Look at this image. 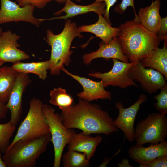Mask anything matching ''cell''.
I'll use <instances>...</instances> for the list:
<instances>
[{
    "label": "cell",
    "mask_w": 167,
    "mask_h": 167,
    "mask_svg": "<svg viewBox=\"0 0 167 167\" xmlns=\"http://www.w3.org/2000/svg\"><path fill=\"white\" fill-rule=\"evenodd\" d=\"M62 122L67 128L80 129L84 133L109 135L118 132L112 118L97 104L79 99L60 114Z\"/></svg>",
    "instance_id": "obj_1"
},
{
    "label": "cell",
    "mask_w": 167,
    "mask_h": 167,
    "mask_svg": "<svg viewBox=\"0 0 167 167\" xmlns=\"http://www.w3.org/2000/svg\"><path fill=\"white\" fill-rule=\"evenodd\" d=\"M118 28V41L129 62L140 61L160 45L161 41L157 35L135 19L122 24Z\"/></svg>",
    "instance_id": "obj_2"
},
{
    "label": "cell",
    "mask_w": 167,
    "mask_h": 167,
    "mask_svg": "<svg viewBox=\"0 0 167 167\" xmlns=\"http://www.w3.org/2000/svg\"><path fill=\"white\" fill-rule=\"evenodd\" d=\"M80 33L78 31L76 23L69 19L66 20L64 29L60 33L54 34L50 29L47 31L46 41L51 48L49 59L51 75H59L64 65L67 66L69 65L73 53L70 49L72 42L76 37H83Z\"/></svg>",
    "instance_id": "obj_3"
},
{
    "label": "cell",
    "mask_w": 167,
    "mask_h": 167,
    "mask_svg": "<svg viewBox=\"0 0 167 167\" xmlns=\"http://www.w3.org/2000/svg\"><path fill=\"white\" fill-rule=\"evenodd\" d=\"M51 139L49 133L29 140L18 141L6 149L2 159L7 167H34Z\"/></svg>",
    "instance_id": "obj_4"
},
{
    "label": "cell",
    "mask_w": 167,
    "mask_h": 167,
    "mask_svg": "<svg viewBox=\"0 0 167 167\" xmlns=\"http://www.w3.org/2000/svg\"><path fill=\"white\" fill-rule=\"evenodd\" d=\"M43 104L37 98H33L31 100L28 113L7 149L18 141H27L50 133L47 120L43 111Z\"/></svg>",
    "instance_id": "obj_5"
},
{
    "label": "cell",
    "mask_w": 167,
    "mask_h": 167,
    "mask_svg": "<svg viewBox=\"0 0 167 167\" xmlns=\"http://www.w3.org/2000/svg\"><path fill=\"white\" fill-rule=\"evenodd\" d=\"M167 137V117L159 112L148 114L139 122L135 129L136 144L158 143L165 140Z\"/></svg>",
    "instance_id": "obj_6"
},
{
    "label": "cell",
    "mask_w": 167,
    "mask_h": 167,
    "mask_svg": "<svg viewBox=\"0 0 167 167\" xmlns=\"http://www.w3.org/2000/svg\"><path fill=\"white\" fill-rule=\"evenodd\" d=\"M42 109L46 117L51 134L54 152V167H59L63 151L76 133L73 129L66 128L63 124L60 115L55 113L50 105L43 104Z\"/></svg>",
    "instance_id": "obj_7"
},
{
    "label": "cell",
    "mask_w": 167,
    "mask_h": 167,
    "mask_svg": "<svg viewBox=\"0 0 167 167\" xmlns=\"http://www.w3.org/2000/svg\"><path fill=\"white\" fill-rule=\"evenodd\" d=\"M112 60L113 66L109 72L89 73L88 74V75L101 79L104 87L109 86L118 87L122 89L131 86L138 87V85L129 75L130 68L135 62H125L116 59H113Z\"/></svg>",
    "instance_id": "obj_8"
},
{
    "label": "cell",
    "mask_w": 167,
    "mask_h": 167,
    "mask_svg": "<svg viewBox=\"0 0 167 167\" xmlns=\"http://www.w3.org/2000/svg\"><path fill=\"white\" fill-rule=\"evenodd\" d=\"M129 75L150 94L156 93L159 90L167 86V79L161 73L152 68L144 67L140 61L135 62L130 68Z\"/></svg>",
    "instance_id": "obj_9"
},
{
    "label": "cell",
    "mask_w": 167,
    "mask_h": 167,
    "mask_svg": "<svg viewBox=\"0 0 167 167\" xmlns=\"http://www.w3.org/2000/svg\"><path fill=\"white\" fill-rule=\"evenodd\" d=\"M147 99L146 95L140 94L137 100L129 107L125 108L120 101L117 102L115 107L119 111L118 117L113 121L115 126L123 132L125 137L129 142L134 140V124L140 106Z\"/></svg>",
    "instance_id": "obj_10"
},
{
    "label": "cell",
    "mask_w": 167,
    "mask_h": 167,
    "mask_svg": "<svg viewBox=\"0 0 167 167\" xmlns=\"http://www.w3.org/2000/svg\"><path fill=\"white\" fill-rule=\"evenodd\" d=\"M0 24L6 23L25 21L38 27L42 19L36 18L33 15L35 6L29 5L22 7L10 0H0Z\"/></svg>",
    "instance_id": "obj_11"
},
{
    "label": "cell",
    "mask_w": 167,
    "mask_h": 167,
    "mask_svg": "<svg viewBox=\"0 0 167 167\" xmlns=\"http://www.w3.org/2000/svg\"><path fill=\"white\" fill-rule=\"evenodd\" d=\"M27 74L18 73L6 105L11 112L9 122L16 126L22 113V100L24 92L31 83Z\"/></svg>",
    "instance_id": "obj_12"
},
{
    "label": "cell",
    "mask_w": 167,
    "mask_h": 167,
    "mask_svg": "<svg viewBox=\"0 0 167 167\" xmlns=\"http://www.w3.org/2000/svg\"><path fill=\"white\" fill-rule=\"evenodd\" d=\"M20 38L9 30L3 32L0 35V62L14 64L30 58L28 55L18 48L20 46L17 41Z\"/></svg>",
    "instance_id": "obj_13"
},
{
    "label": "cell",
    "mask_w": 167,
    "mask_h": 167,
    "mask_svg": "<svg viewBox=\"0 0 167 167\" xmlns=\"http://www.w3.org/2000/svg\"><path fill=\"white\" fill-rule=\"evenodd\" d=\"M61 70L77 81L82 85L83 91L77 94V96L80 99L89 102L99 99L110 100L112 99L111 93L105 89L101 80L94 81L73 74L66 69L64 66L61 68Z\"/></svg>",
    "instance_id": "obj_14"
},
{
    "label": "cell",
    "mask_w": 167,
    "mask_h": 167,
    "mask_svg": "<svg viewBox=\"0 0 167 167\" xmlns=\"http://www.w3.org/2000/svg\"><path fill=\"white\" fill-rule=\"evenodd\" d=\"M128 152L133 161L139 165H146L160 156L167 155V142L150 143L146 147L136 144L129 148Z\"/></svg>",
    "instance_id": "obj_15"
},
{
    "label": "cell",
    "mask_w": 167,
    "mask_h": 167,
    "mask_svg": "<svg viewBox=\"0 0 167 167\" xmlns=\"http://www.w3.org/2000/svg\"><path fill=\"white\" fill-rule=\"evenodd\" d=\"M99 46L96 51L84 55L83 59L84 63L88 65L92 60L98 58L107 59H116L123 62H129L122 50L117 36L113 38L108 44H105L102 41L100 42Z\"/></svg>",
    "instance_id": "obj_16"
},
{
    "label": "cell",
    "mask_w": 167,
    "mask_h": 167,
    "mask_svg": "<svg viewBox=\"0 0 167 167\" xmlns=\"http://www.w3.org/2000/svg\"><path fill=\"white\" fill-rule=\"evenodd\" d=\"M105 4L104 2H95L89 5H82L76 4L71 0H66L64 7L54 13L55 15H59L62 12H64L66 14L65 15L49 19H44V20L62 19L66 20L68 18L90 12H94L98 15H102L105 13Z\"/></svg>",
    "instance_id": "obj_17"
},
{
    "label": "cell",
    "mask_w": 167,
    "mask_h": 167,
    "mask_svg": "<svg viewBox=\"0 0 167 167\" xmlns=\"http://www.w3.org/2000/svg\"><path fill=\"white\" fill-rule=\"evenodd\" d=\"M102 139V137L100 135L92 137L83 131L76 133L68 144V150L84 153L89 160L94 155L97 147Z\"/></svg>",
    "instance_id": "obj_18"
},
{
    "label": "cell",
    "mask_w": 167,
    "mask_h": 167,
    "mask_svg": "<svg viewBox=\"0 0 167 167\" xmlns=\"http://www.w3.org/2000/svg\"><path fill=\"white\" fill-rule=\"evenodd\" d=\"M160 0L152 1L150 6L140 8L137 15L141 24L149 31L157 34L160 29L161 18L160 15Z\"/></svg>",
    "instance_id": "obj_19"
},
{
    "label": "cell",
    "mask_w": 167,
    "mask_h": 167,
    "mask_svg": "<svg viewBox=\"0 0 167 167\" xmlns=\"http://www.w3.org/2000/svg\"><path fill=\"white\" fill-rule=\"evenodd\" d=\"M78 31L80 33L86 32L93 33L101 39L104 43L108 44L113 38L118 36L119 29L112 27L102 15H100L97 22L91 25L78 27Z\"/></svg>",
    "instance_id": "obj_20"
},
{
    "label": "cell",
    "mask_w": 167,
    "mask_h": 167,
    "mask_svg": "<svg viewBox=\"0 0 167 167\" xmlns=\"http://www.w3.org/2000/svg\"><path fill=\"white\" fill-rule=\"evenodd\" d=\"M140 62L144 67L154 69L161 73L167 79V42L164 41L162 48L152 50Z\"/></svg>",
    "instance_id": "obj_21"
},
{
    "label": "cell",
    "mask_w": 167,
    "mask_h": 167,
    "mask_svg": "<svg viewBox=\"0 0 167 167\" xmlns=\"http://www.w3.org/2000/svg\"><path fill=\"white\" fill-rule=\"evenodd\" d=\"M18 72L12 67H0V101L6 103L14 85Z\"/></svg>",
    "instance_id": "obj_22"
},
{
    "label": "cell",
    "mask_w": 167,
    "mask_h": 167,
    "mask_svg": "<svg viewBox=\"0 0 167 167\" xmlns=\"http://www.w3.org/2000/svg\"><path fill=\"white\" fill-rule=\"evenodd\" d=\"M11 66L18 72L34 74L37 75L40 79L44 80L47 78V71L50 69V62L49 60L29 63L19 61L13 64Z\"/></svg>",
    "instance_id": "obj_23"
},
{
    "label": "cell",
    "mask_w": 167,
    "mask_h": 167,
    "mask_svg": "<svg viewBox=\"0 0 167 167\" xmlns=\"http://www.w3.org/2000/svg\"><path fill=\"white\" fill-rule=\"evenodd\" d=\"M49 102L58 107L62 112L65 111L73 103L71 96L67 93L65 89L61 87L54 88L51 90Z\"/></svg>",
    "instance_id": "obj_24"
},
{
    "label": "cell",
    "mask_w": 167,
    "mask_h": 167,
    "mask_svg": "<svg viewBox=\"0 0 167 167\" xmlns=\"http://www.w3.org/2000/svg\"><path fill=\"white\" fill-rule=\"evenodd\" d=\"M64 167H89V160L83 152L68 150L62 157Z\"/></svg>",
    "instance_id": "obj_25"
},
{
    "label": "cell",
    "mask_w": 167,
    "mask_h": 167,
    "mask_svg": "<svg viewBox=\"0 0 167 167\" xmlns=\"http://www.w3.org/2000/svg\"><path fill=\"white\" fill-rule=\"evenodd\" d=\"M15 130V126L9 122L4 124H0V148L4 153L10 143L11 138Z\"/></svg>",
    "instance_id": "obj_26"
},
{
    "label": "cell",
    "mask_w": 167,
    "mask_h": 167,
    "mask_svg": "<svg viewBox=\"0 0 167 167\" xmlns=\"http://www.w3.org/2000/svg\"><path fill=\"white\" fill-rule=\"evenodd\" d=\"M160 92L153 96L156 100L153 106L159 113L165 114L167 113V86L161 90Z\"/></svg>",
    "instance_id": "obj_27"
},
{
    "label": "cell",
    "mask_w": 167,
    "mask_h": 167,
    "mask_svg": "<svg viewBox=\"0 0 167 167\" xmlns=\"http://www.w3.org/2000/svg\"><path fill=\"white\" fill-rule=\"evenodd\" d=\"M21 7L32 5L38 9H42L52 0H16Z\"/></svg>",
    "instance_id": "obj_28"
},
{
    "label": "cell",
    "mask_w": 167,
    "mask_h": 167,
    "mask_svg": "<svg viewBox=\"0 0 167 167\" xmlns=\"http://www.w3.org/2000/svg\"><path fill=\"white\" fill-rule=\"evenodd\" d=\"M135 0H122L121 2L118 4L114 8V11L120 14H122L125 11L127 8L129 6H132L134 10L135 18V19L139 20L138 16L135 11L134 7Z\"/></svg>",
    "instance_id": "obj_29"
},
{
    "label": "cell",
    "mask_w": 167,
    "mask_h": 167,
    "mask_svg": "<svg viewBox=\"0 0 167 167\" xmlns=\"http://www.w3.org/2000/svg\"><path fill=\"white\" fill-rule=\"evenodd\" d=\"M140 167H167V155L160 156L146 165H140Z\"/></svg>",
    "instance_id": "obj_30"
},
{
    "label": "cell",
    "mask_w": 167,
    "mask_h": 167,
    "mask_svg": "<svg viewBox=\"0 0 167 167\" xmlns=\"http://www.w3.org/2000/svg\"><path fill=\"white\" fill-rule=\"evenodd\" d=\"M117 0H95L96 2H104L105 4L106 10L105 14L103 15L104 17L110 24H112L109 18V12L110 8L112 7Z\"/></svg>",
    "instance_id": "obj_31"
},
{
    "label": "cell",
    "mask_w": 167,
    "mask_h": 167,
    "mask_svg": "<svg viewBox=\"0 0 167 167\" xmlns=\"http://www.w3.org/2000/svg\"><path fill=\"white\" fill-rule=\"evenodd\" d=\"M157 35L159 37L167 35V17L161 19V23Z\"/></svg>",
    "instance_id": "obj_32"
},
{
    "label": "cell",
    "mask_w": 167,
    "mask_h": 167,
    "mask_svg": "<svg viewBox=\"0 0 167 167\" xmlns=\"http://www.w3.org/2000/svg\"><path fill=\"white\" fill-rule=\"evenodd\" d=\"M8 110L6 105V103L0 101V120L5 118Z\"/></svg>",
    "instance_id": "obj_33"
},
{
    "label": "cell",
    "mask_w": 167,
    "mask_h": 167,
    "mask_svg": "<svg viewBox=\"0 0 167 167\" xmlns=\"http://www.w3.org/2000/svg\"><path fill=\"white\" fill-rule=\"evenodd\" d=\"M118 167H133L130 165L129 163V160L126 158H124L122 159V161L118 163Z\"/></svg>",
    "instance_id": "obj_34"
},
{
    "label": "cell",
    "mask_w": 167,
    "mask_h": 167,
    "mask_svg": "<svg viewBox=\"0 0 167 167\" xmlns=\"http://www.w3.org/2000/svg\"><path fill=\"white\" fill-rule=\"evenodd\" d=\"M2 152L0 148V167H7L6 164L2 159Z\"/></svg>",
    "instance_id": "obj_35"
},
{
    "label": "cell",
    "mask_w": 167,
    "mask_h": 167,
    "mask_svg": "<svg viewBox=\"0 0 167 167\" xmlns=\"http://www.w3.org/2000/svg\"><path fill=\"white\" fill-rule=\"evenodd\" d=\"M111 159V158H105L103 161L102 163L100 165L99 167H106Z\"/></svg>",
    "instance_id": "obj_36"
},
{
    "label": "cell",
    "mask_w": 167,
    "mask_h": 167,
    "mask_svg": "<svg viewBox=\"0 0 167 167\" xmlns=\"http://www.w3.org/2000/svg\"><path fill=\"white\" fill-rule=\"evenodd\" d=\"M59 3H65L66 0H54Z\"/></svg>",
    "instance_id": "obj_37"
},
{
    "label": "cell",
    "mask_w": 167,
    "mask_h": 167,
    "mask_svg": "<svg viewBox=\"0 0 167 167\" xmlns=\"http://www.w3.org/2000/svg\"><path fill=\"white\" fill-rule=\"evenodd\" d=\"M3 32L2 28L0 27V35L2 34Z\"/></svg>",
    "instance_id": "obj_38"
},
{
    "label": "cell",
    "mask_w": 167,
    "mask_h": 167,
    "mask_svg": "<svg viewBox=\"0 0 167 167\" xmlns=\"http://www.w3.org/2000/svg\"><path fill=\"white\" fill-rule=\"evenodd\" d=\"M3 63L0 62V67L1 66L3 65Z\"/></svg>",
    "instance_id": "obj_39"
},
{
    "label": "cell",
    "mask_w": 167,
    "mask_h": 167,
    "mask_svg": "<svg viewBox=\"0 0 167 167\" xmlns=\"http://www.w3.org/2000/svg\"><path fill=\"white\" fill-rule=\"evenodd\" d=\"M74 0L78 2H80L82 0Z\"/></svg>",
    "instance_id": "obj_40"
},
{
    "label": "cell",
    "mask_w": 167,
    "mask_h": 167,
    "mask_svg": "<svg viewBox=\"0 0 167 167\" xmlns=\"http://www.w3.org/2000/svg\"></svg>",
    "instance_id": "obj_41"
}]
</instances>
